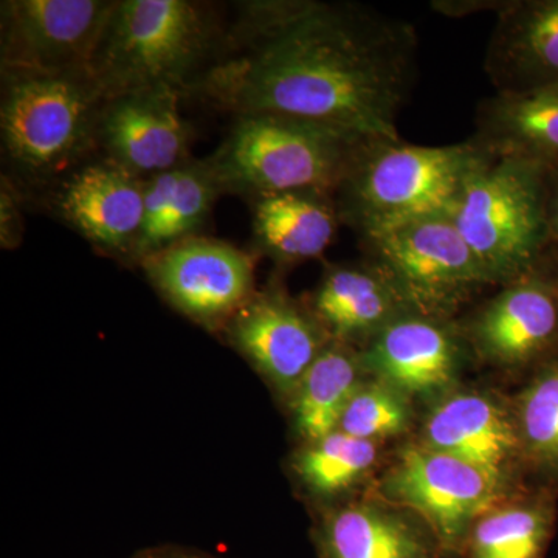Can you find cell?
Listing matches in <instances>:
<instances>
[{
  "label": "cell",
  "instance_id": "7402d4cb",
  "mask_svg": "<svg viewBox=\"0 0 558 558\" xmlns=\"http://www.w3.org/2000/svg\"><path fill=\"white\" fill-rule=\"evenodd\" d=\"M258 247L281 264L319 258L332 244L340 216L329 194L289 191L253 199Z\"/></svg>",
  "mask_w": 558,
  "mask_h": 558
},
{
  "label": "cell",
  "instance_id": "83f0119b",
  "mask_svg": "<svg viewBox=\"0 0 558 558\" xmlns=\"http://www.w3.org/2000/svg\"><path fill=\"white\" fill-rule=\"evenodd\" d=\"M16 190L13 189L9 179L2 182V207H0V241L3 248L16 247L21 242L22 219L20 199H17Z\"/></svg>",
  "mask_w": 558,
  "mask_h": 558
},
{
  "label": "cell",
  "instance_id": "7a4b0ae2",
  "mask_svg": "<svg viewBox=\"0 0 558 558\" xmlns=\"http://www.w3.org/2000/svg\"><path fill=\"white\" fill-rule=\"evenodd\" d=\"M480 146H417L402 140H369L337 186L341 222L366 238L416 220L453 215Z\"/></svg>",
  "mask_w": 558,
  "mask_h": 558
},
{
  "label": "cell",
  "instance_id": "f546056e",
  "mask_svg": "<svg viewBox=\"0 0 558 558\" xmlns=\"http://www.w3.org/2000/svg\"><path fill=\"white\" fill-rule=\"evenodd\" d=\"M549 229L553 245L558 244V167L550 170L549 179Z\"/></svg>",
  "mask_w": 558,
  "mask_h": 558
},
{
  "label": "cell",
  "instance_id": "6da1fadb",
  "mask_svg": "<svg viewBox=\"0 0 558 558\" xmlns=\"http://www.w3.org/2000/svg\"><path fill=\"white\" fill-rule=\"evenodd\" d=\"M215 58L190 87L234 117L253 113L400 140L417 38L407 22L347 3L245 2Z\"/></svg>",
  "mask_w": 558,
  "mask_h": 558
},
{
  "label": "cell",
  "instance_id": "277c9868",
  "mask_svg": "<svg viewBox=\"0 0 558 558\" xmlns=\"http://www.w3.org/2000/svg\"><path fill=\"white\" fill-rule=\"evenodd\" d=\"M2 86L3 157L27 182L53 185L100 146L108 98L90 70L2 73Z\"/></svg>",
  "mask_w": 558,
  "mask_h": 558
},
{
  "label": "cell",
  "instance_id": "30bf717a",
  "mask_svg": "<svg viewBox=\"0 0 558 558\" xmlns=\"http://www.w3.org/2000/svg\"><path fill=\"white\" fill-rule=\"evenodd\" d=\"M146 277L180 314L223 329L255 295V259L227 242L191 236L142 260Z\"/></svg>",
  "mask_w": 558,
  "mask_h": 558
},
{
  "label": "cell",
  "instance_id": "603a6c76",
  "mask_svg": "<svg viewBox=\"0 0 558 558\" xmlns=\"http://www.w3.org/2000/svg\"><path fill=\"white\" fill-rule=\"evenodd\" d=\"M362 359L351 344L330 340L289 399L301 439L314 442L339 429L349 400L363 379Z\"/></svg>",
  "mask_w": 558,
  "mask_h": 558
},
{
  "label": "cell",
  "instance_id": "4316f807",
  "mask_svg": "<svg viewBox=\"0 0 558 558\" xmlns=\"http://www.w3.org/2000/svg\"><path fill=\"white\" fill-rule=\"evenodd\" d=\"M409 396L381 380L362 381L349 400L339 429L355 438L373 440L402 435L410 427Z\"/></svg>",
  "mask_w": 558,
  "mask_h": 558
},
{
  "label": "cell",
  "instance_id": "9a60e30c",
  "mask_svg": "<svg viewBox=\"0 0 558 558\" xmlns=\"http://www.w3.org/2000/svg\"><path fill=\"white\" fill-rule=\"evenodd\" d=\"M365 373L405 396L444 391L457 379L461 343L446 319L410 314L389 323L360 352Z\"/></svg>",
  "mask_w": 558,
  "mask_h": 558
},
{
  "label": "cell",
  "instance_id": "e0dca14e",
  "mask_svg": "<svg viewBox=\"0 0 558 558\" xmlns=\"http://www.w3.org/2000/svg\"><path fill=\"white\" fill-rule=\"evenodd\" d=\"M484 68L497 94L558 86V0L505 3Z\"/></svg>",
  "mask_w": 558,
  "mask_h": 558
},
{
  "label": "cell",
  "instance_id": "d4e9b609",
  "mask_svg": "<svg viewBox=\"0 0 558 558\" xmlns=\"http://www.w3.org/2000/svg\"><path fill=\"white\" fill-rule=\"evenodd\" d=\"M377 457L376 442L337 429L304 444L293 454L290 468L311 497L332 499L357 486L373 470Z\"/></svg>",
  "mask_w": 558,
  "mask_h": 558
},
{
  "label": "cell",
  "instance_id": "3957f363",
  "mask_svg": "<svg viewBox=\"0 0 558 558\" xmlns=\"http://www.w3.org/2000/svg\"><path fill=\"white\" fill-rule=\"evenodd\" d=\"M550 170L539 161L480 148L451 220L492 284H510L545 264L553 245Z\"/></svg>",
  "mask_w": 558,
  "mask_h": 558
},
{
  "label": "cell",
  "instance_id": "cb8c5ba5",
  "mask_svg": "<svg viewBox=\"0 0 558 558\" xmlns=\"http://www.w3.org/2000/svg\"><path fill=\"white\" fill-rule=\"evenodd\" d=\"M556 529L549 495L488 510L470 532L465 558H545Z\"/></svg>",
  "mask_w": 558,
  "mask_h": 558
},
{
  "label": "cell",
  "instance_id": "52a82bcc",
  "mask_svg": "<svg viewBox=\"0 0 558 558\" xmlns=\"http://www.w3.org/2000/svg\"><path fill=\"white\" fill-rule=\"evenodd\" d=\"M363 241L416 314L444 319L492 284L450 216L416 220Z\"/></svg>",
  "mask_w": 558,
  "mask_h": 558
},
{
  "label": "cell",
  "instance_id": "44dd1931",
  "mask_svg": "<svg viewBox=\"0 0 558 558\" xmlns=\"http://www.w3.org/2000/svg\"><path fill=\"white\" fill-rule=\"evenodd\" d=\"M220 193L207 160L185 161L145 180V220L135 245L138 263L193 236Z\"/></svg>",
  "mask_w": 558,
  "mask_h": 558
},
{
  "label": "cell",
  "instance_id": "5b68a950",
  "mask_svg": "<svg viewBox=\"0 0 558 558\" xmlns=\"http://www.w3.org/2000/svg\"><path fill=\"white\" fill-rule=\"evenodd\" d=\"M207 9L189 0L116 3L90 72L106 98L171 87L186 94L219 49Z\"/></svg>",
  "mask_w": 558,
  "mask_h": 558
},
{
  "label": "cell",
  "instance_id": "484cf974",
  "mask_svg": "<svg viewBox=\"0 0 558 558\" xmlns=\"http://www.w3.org/2000/svg\"><path fill=\"white\" fill-rule=\"evenodd\" d=\"M521 453L546 475H558V352L545 360L517 400Z\"/></svg>",
  "mask_w": 558,
  "mask_h": 558
},
{
  "label": "cell",
  "instance_id": "8992f818",
  "mask_svg": "<svg viewBox=\"0 0 558 558\" xmlns=\"http://www.w3.org/2000/svg\"><path fill=\"white\" fill-rule=\"evenodd\" d=\"M369 140L315 121L253 113L236 117L207 163L220 193L252 199L289 191L332 196Z\"/></svg>",
  "mask_w": 558,
  "mask_h": 558
},
{
  "label": "cell",
  "instance_id": "8fae6325",
  "mask_svg": "<svg viewBox=\"0 0 558 558\" xmlns=\"http://www.w3.org/2000/svg\"><path fill=\"white\" fill-rule=\"evenodd\" d=\"M50 207L95 248L134 258L145 220V180L109 157L89 159L51 185Z\"/></svg>",
  "mask_w": 558,
  "mask_h": 558
},
{
  "label": "cell",
  "instance_id": "ac0fdd59",
  "mask_svg": "<svg viewBox=\"0 0 558 558\" xmlns=\"http://www.w3.org/2000/svg\"><path fill=\"white\" fill-rule=\"evenodd\" d=\"M422 444L505 478L506 470L523 458L513 414L481 392L439 400L425 421Z\"/></svg>",
  "mask_w": 558,
  "mask_h": 558
},
{
  "label": "cell",
  "instance_id": "5bb4252c",
  "mask_svg": "<svg viewBox=\"0 0 558 558\" xmlns=\"http://www.w3.org/2000/svg\"><path fill=\"white\" fill-rule=\"evenodd\" d=\"M182 92L156 87L110 98L100 120V148L145 180L185 163L191 130L180 112Z\"/></svg>",
  "mask_w": 558,
  "mask_h": 558
},
{
  "label": "cell",
  "instance_id": "2e32d148",
  "mask_svg": "<svg viewBox=\"0 0 558 558\" xmlns=\"http://www.w3.org/2000/svg\"><path fill=\"white\" fill-rule=\"evenodd\" d=\"M312 537L318 558H440L444 550L414 513L373 499L326 508Z\"/></svg>",
  "mask_w": 558,
  "mask_h": 558
},
{
  "label": "cell",
  "instance_id": "9c48e42d",
  "mask_svg": "<svg viewBox=\"0 0 558 558\" xmlns=\"http://www.w3.org/2000/svg\"><path fill=\"white\" fill-rule=\"evenodd\" d=\"M116 3L105 0L2 2V73L90 70Z\"/></svg>",
  "mask_w": 558,
  "mask_h": 558
},
{
  "label": "cell",
  "instance_id": "ba28073f",
  "mask_svg": "<svg viewBox=\"0 0 558 558\" xmlns=\"http://www.w3.org/2000/svg\"><path fill=\"white\" fill-rule=\"evenodd\" d=\"M505 480L421 442L400 451L380 494L424 521L442 549L464 550L476 521L501 501Z\"/></svg>",
  "mask_w": 558,
  "mask_h": 558
},
{
  "label": "cell",
  "instance_id": "4fadbf2b",
  "mask_svg": "<svg viewBox=\"0 0 558 558\" xmlns=\"http://www.w3.org/2000/svg\"><path fill=\"white\" fill-rule=\"evenodd\" d=\"M543 266L506 284L473 318L469 339L488 362L519 368L558 352V275Z\"/></svg>",
  "mask_w": 558,
  "mask_h": 558
},
{
  "label": "cell",
  "instance_id": "7c38bea8",
  "mask_svg": "<svg viewBox=\"0 0 558 558\" xmlns=\"http://www.w3.org/2000/svg\"><path fill=\"white\" fill-rule=\"evenodd\" d=\"M223 329L230 343L288 400L330 341L312 311L279 289L256 292Z\"/></svg>",
  "mask_w": 558,
  "mask_h": 558
},
{
  "label": "cell",
  "instance_id": "d6986e66",
  "mask_svg": "<svg viewBox=\"0 0 558 558\" xmlns=\"http://www.w3.org/2000/svg\"><path fill=\"white\" fill-rule=\"evenodd\" d=\"M330 340L369 343L389 323L414 312L391 277L376 263L332 267L319 282L311 307Z\"/></svg>",
  "mask_w": 558,
  "mask_h": 558
},
{
  "label": "cell",
  "instance_id": "f1b7e54d",
  "mask_svg": "<svg viewBox=\"0 0 558 558\" xmlns=\"http://www.w3.org/2000/svg\"><path fill=\"white\" fill-rule=\"evenodd\" d=\"M131 558H226L209 554L207 550L186 548L179 545L150 546L135 553Z\"/></svg>",
  "mask_w": 558,
  "mask_h": 558
},
{
  "label": "cell",
  "instance_id": "ffe728a7",
  "mask_svg": "<svg viewBox=\"0 0 558 558\" xmlns=\"http://www.w3.org/2000/svg\"><path fill=\"white\" fill-rule=\"evenodd\" d=\"M470 140L490 154L558 167V86L488 98Z\"/></svg>",
  "mask_w": 558,
  "mask_h": 558
}]
</instances>
